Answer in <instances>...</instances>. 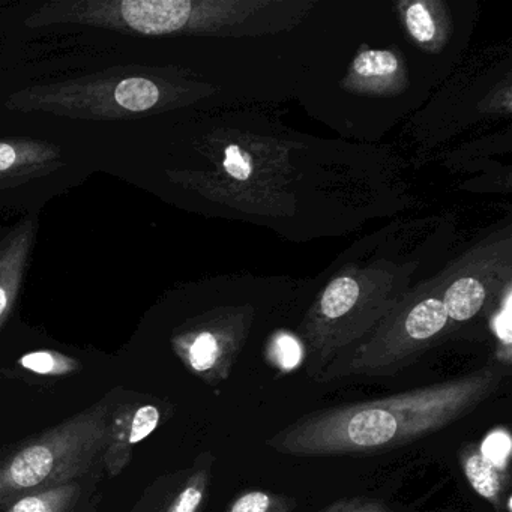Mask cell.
I'll list each match as a JSON object with an SVG mask.
<instances>
[{"label": "cell", "mask_w": 512, "mask_h": 512, "mask_svg": "<svg viewBox=\"0 0 512 512\" xmlns=\"http://www.w3.org/2000/svg\"><path fill=\"white\" fill-rule=\"evenodd\" d=\"M508 376L502 367L484 368L391 397L319 410L283 428L268 445L293 457L392 451L469 415Z\"/></svg>", "instance_id": "6da1fadb"}, {"label": "cell", "mask_w": 512, "mask_h": 512, "mask_svg": "<svg viewBox=\"0 0 512 512\" xmlns=\"http://www.w3.org/2000/svg\"><path fill=\"white\" fill-rule=\"evenodd\" d=\"M112 391L88 409L0 451V509L11 502L104 472Z\"/></svg>", "instance_id": "7a4b0ae2"}, {"label": "cell", "mask_w": 512, "mask_h": 512, "mask_svg": "<svg viewBox=\"0 0 512 512\" xmlns=\"http://www.w3.org/2000/svg\"><path fill=\"white\" fill-rule=\"evenodd\" d=\"M161 421L163 412L157 401L137 392L113 389L103 454L104 475H121L133 460L134 448L148 439Z\"/></svg>", "instance_id": "3957f363"}, {"label": "cell", "mask_w": 512, "mask_h": 512, "mask_svg": "<svg viewBox=\"0 0 512 512\" xmlns=\"http://www.w3.org/2000/svg\"><path fill=\"white\" fill-rule=\"evenodd\" d=\"M193 4L187 0H124L97 5L85 22L130 29L143 35H166L181 31L190 22Z\"/></svg>", "instance_id": "277c9868"}, {"label": "cell", "mask_w": 512, "mask_h": 512, "mask_svg": "<svg viewBox=\"0 0 512 512\" xmlns=\"http://www.w3.org/2000/svg\"><path fill=\"white\" fill-rule=\"evenodd\" d=\"M203 455L193 469L155 479L131 512H200L211 481V461Z\"/></svg>", "instance_id": "5b68a950"}, {"label": "cell", "mask_w": 512, "mask_h": 512, "mask_svg": "<svg viewBox=\"0 0 512 512\" xmlns=\"http://www.w3.org/2000/svg\"><path fill=\"white\" fill-rule=\"evenodd\" d=\"M104 472L43 488L11 502L4 512H98Z\"/></svg>", "instance_id": "8992f818"}, {"label": "cell", "mask_w": 512, "mask_h": 512, "mask_svg": "<svg viewBox=\"0 0 512 512\" xmlns=\"http://www.w3.org/2000/svg\"><path fill=\"white\" fill-rule=\"evenodd\" d=\"M463 470L470 487L493 503L499 512L502 511L503 493L506 490L502 470L491 464L478 449L464 452Z\"/></svg>", "instance_id": "52a82bcc"}, {"label": "cell", "mask_w": 512, "mask_h": 512, "mask_svg": "<svg viewBox=\"0 0 512 512\" xmlns=\"http://www.w3.org/2000/svg\"><path fill=\"white\" fill-rule=\"evenodd\" d=\"M446 323H448V314L443 307V302L434 298L425 299L407 314L403 331L416 352L418 350L416 346L419 343H428L431 338L443 331Z\"/></svg>", "instance_id": "ba28073f"}, {"label": "cell", "mask_w": 512, "mask_h": 512, "mask_svg": "<svg viewBox=\"0 0 512 512\" xmlns=\"http://www.w3.org/2000/svg\"><path fill=\"white\" fill-rule=\"evenodd\" d=\"M448 319L466 322L481 311L485 302V289L475 278H460L455 281L443 298Z\"/></svg>", "instance_id": "9c48e42d"}, {"label": "cell", "mask_w": 512, "mask_h": 512, "mask_svg": "<svg viewBox=\"0 0 512 512\" xmlns=\"http://www.w3.org/2000/svg\"><path fill=\"white\" fill-rule=\"evenodd\" d=\"M19 367L35 376L55 377V379L71 376L82 370V364L77 359L55 350L26 353L19 359Z\"/></svg>", "instance_id": "30bf717a"}, {"label": "cell", "mask_w": 512, "mask_h": 512, "mask_svg": "<svg viewBox=\"0 0 512 512\" xmlns=\"http://www.w3.org/2000/svg\"><path fill=\"white\" fill-rule=\"evenodd\" d=\"M116 103L128 112H146L160 100V89L151 80L131 77L122 80L115 89Z\"/></svg>", "instance_id": "8fae6325"}, {"label": "cell", "mask_w": 512, "mask_h": 512, "mask_svg": "<svg viewBox=\"0 0 512 512\" xmlns=\"http://www.w3.org/2000/svg\"><path fill=\"white\" fill-rule=\"evenodd\" d=\"M359 298V286L353 278L341 277L332 281L323 293L320 311L325 319L340 320L355 308Z\"/></svg>", "instance_id": "7c38bea8"}, {"label": "cell", "mask_w": 512, "mask_h": 512, "mask_svg": "<svg viewBox=\"0 0 512 512\" xmlns=\"http://www.w3.org/2000/svg\"><path fill=\"white\" fill-rule=\"evenodd\" d=\"M23 257L25 253L17 245L16 247L13 245L4 257L0 256V325L7 319L13 307Z\"/></svg>", "instance_id": "4fadbf2b"}, {"label": "cell", "mask_w": 512, "mask_h": 512, "mask_svg": "<svg viewBox=\"0 0 512 512\" xmlns=\"http://www.w3.org/2000/svg\"><path fill=\"white\" fill-rule=\"evenodd\" d=\"M295 503L287 497L265 491H248L235 500L226 512H290Z\"/></svg>", "instance_id": "5bb4252c"}, {"label": "cell", "mask_w": 512, "mask_h": 512, "mask_svg": "<svg viewBox=\"0 0 512 512\" xmlns=\"http://www.w3.org/2000/svg\"><path fill=\"white\" fill-rule=\"evenodd\" d=\"M397 68V58L391 52H380V50L364 52L355 61V71L362 77L389 76L395 73Z\"/></svg>", "instance_id": "9a60e30c"}, {"label": "cell", "mask_w": 512, "mask_h": 512, "mask_svg": "<svg viewBox=\"0 0 512 512\" xmlns=\"http://www.w3.org/2000/svg\"><path fill=\"white\" fill-rule=\"evenodd\" d=\"M302 347L296 338L289 334H280L271 346V358L283 371L293 370L301 364Z\"/></svg>", "instance_id": "2e32d148"}, {"label": "cell", "mask_w": 512, "mask_h": 512, "mask_svg": "<svg viewBox=\"0 0 512 512\" xmlns=\"http://www.w3.org/2000/svg\"><path fill=\"white\" fill-rule=\"evenodd\" d=\"M481 454L500 470L505 469L511 454V437L502 428L494 430L482 443Z\"/></svg>", "instance_id": "e0dca14e"}, {"label": "cell", "mask_w": 512, "mask_h": 512, "mask_svg": "<svg viewBox=\"0 0 512 512\" xmlns=\"http://www.w3.org/2000/svg\"><path fill=\"white\" fill-rule=\"evenodd\" d=\"M407 28L416 41L427 43L436 34V26L427 8L422 4L410 5L406 14Z\"/></svg>", "instance_id": "ac0fdd59"}, {"label": "cell", "mask_w": 512, "mask_h": 512, "mask_svg": "<svg viewBox=\"0 0 512 512\" xmlns=\"http://www.w3.org/2000/svg\"><path fill=\"white\" fill-rule=\"evenodd\" d=\"M37 152L28 154L26 146L14 145V143L0 142V175L11 172L17 167L25 166L28 161L38 160Z\"/></svg>", "instance_id": "d6986e66"}, {"label": "cell", "mask_w": 512, "mask_h": 512, "mask_svg": "<svg viewBox=\"0 0 512 512\" xmlns=\"http://www.w3.org/2000/svg\"><path fill=\"white\" fill-rule=\"evenodd\" d=\"M224 169L236 181H248L253 169H251L250 155L241 151L236 145H230L226 149V158L223 163Z\"/></svg>", "instance_id": "ffe728a7"}, {"label": "cell", "mask_w": 512, "mask_h": 512, "mask_svg": "<svg viewBox=\"0 0 512 512\" xmlns=\"http://www.w3.org/2000/svg\"><path fill=\"white\" fill-rule=\"evenodd\" d=\"M325 512H391L388 509L382 508L379 505H373V503H338L334 508L328 509Z\"/></svg>", "instance_id": "44dd1931"}, {"label": "cell", "mask_w": 512, "mask_h": 512, "mask_svg": "<svg viewBox=\"0 0 512 512\" xmlns=\"http://www.w3.org/2000/svg\"><path fill=\"white\" fill-rule=\"evenodd\" d=\"M497 332H499L500 338H503L505 343L509 344V341H511V313H509V302L506 304L502 316L497 320Z\"/></svg>", "instance_id": "7402d4cb"}, {"label": "cell", "mask_w": 512, "mask_h": 512, "mask_svg": "<svg viewBox=\"0 0 512 512\" xmlns=\"http://www.w3.org/2000/svg\"><path fill=\"white\" fill-rule=\"evenodd\" d=\"M0 512H4V509H0Z\"/></svg>", "instance_id": "603a6c76"}]
</instances>
